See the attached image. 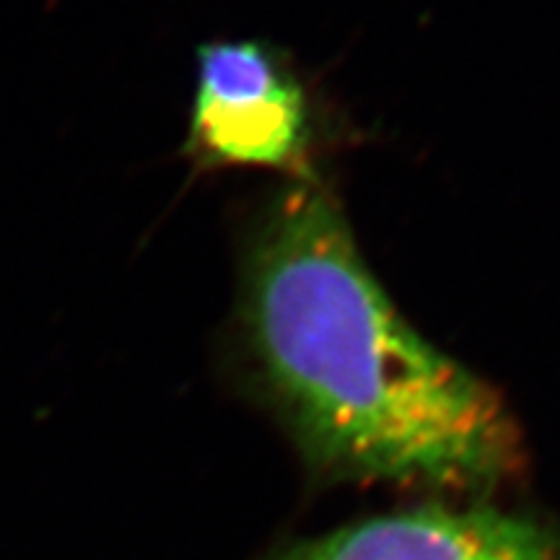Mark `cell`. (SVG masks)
<instances>
[{
    "label": "cell",
    "mask_w": 560,
    "mask_h": 560,
    "mask_svg": "<svg viewBox=\"0 0 560 560\" xmlns=\"http://www.w3.org/2000/svg\"><path fill=\"white\" fill-rule=\"evenodd\" d=\"M190 143L210 164L291 170L310 145V104L260 42H210L198 52Z\"/></svg>",
    "instance_id": "obj_2"
},
{
    "label": "cell",
    "mask_w": 560,
    "mask_h": 560,
    "mask_svg": "<svg viewBox=\"0 0 560 560\" xmlns=\"http://www.w3.org/2000/svg\"><path fill=\"white\" fill-rule=\"evenodd\" d=\"M244 299L255 359L319 475L444 493L520 475L522 436L499 392L412 330L317 182L272 202Z\"/></svg>",
    "instance_id": "obj_1"
},
{
    "label": "cell",
    "mask_w": 560,
    "mask_h": 560,
    "mask_svg": "<svg viewBox=\"0 0 560 560\" xmlns=\"http://www.w3.org/2000/svg\"><path fill=\"white\" fill-rule=\"evenodd\" d=\"M270 560H560V537L486 503H425L289 545Z\"/></svg>",
    "instance_id": "obj_3"
}]
</instances>
